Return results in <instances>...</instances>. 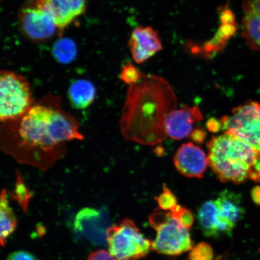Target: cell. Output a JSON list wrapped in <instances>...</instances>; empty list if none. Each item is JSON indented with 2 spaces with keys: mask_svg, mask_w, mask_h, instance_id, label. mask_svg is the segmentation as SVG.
Returning a JSON list of instances; mask_svg holds the SVG:
<instances>
[{
  "mask_svg": "<svg viewBox=\"0 0 260 260\" xmlns=\"http://www.w3.org/2000/svg\"><path fill=\"white\" fill-rule=\"evenodd\" d=\"M7 260H38L31 253L25 251H18L9 255Z\"/></svg>",
  "mask_w": 260,
  "mask_h": 260,
  "instance_id": "obj_26",
  "label": "cell"
},
{
  "mask_svg": "<svg viewBox=\"0 0 260 260\" xmlns=\"http://www.w3.org/2000/svg\"><path fill=\"white\" fill-rule=\"evenodd\" d=\"M12 198L20 204L22 209L26 210L27 209L29 201L32 197L28 187L22 178L21 172H16V182L14 191L11 193Z\"/></svg>",
  "mask_w": 260,
  "mask_h": 260,
  "instance_id": "obj_20",
  "label": "cell"
},
{
  "mask_svg": "<svg viewBox=\"0 0 260 260\" xmlns=\"http://www.w3.org/2000/svg\"><path fill=\"white\" fill-rule=\"evenodd\" d=\"M174 162L179 173L188 178H203L209 166L205 152L192 142L183 144L177 149Z\"/></svg>",
  "mask_w": 260,
  "mask_h": 260,
  "instance_id": "obj_9",
  "label": "cell"
},
{
  "mask_svg": "<svg viewBox=\"0 0 260 260\" xmlns=\"http://www.w3.org/2000/svg\"><path fill=\"white\" fill-rule=\"evenodd\" d=\"M30 83L24 76L3 70L0 73V121L21 118L34 105Z\"/></svg>",
  "mask_w": 260,
  "mask_h": 260,
  "instance_id": "obj_4",
  "label": "cell"
},
{
  "mask_svg": "<svg viewBox=\"0 0 260 260\" xmlns=\"http://www.w3.org/2000/svg\"><path fill=\"white\" fill-rule=\"evenodd\" d=\"M128 47L136 63L141 64L155 56L162 49L158 32L151 27L140 26L132 32Z\"/></svg>",
  "mask_w": 260,
  "mask_h": 260,
  "instance_id": "obj_10",
  "label": "cell"
},
{
  "mask_svg": "<svg viewBox=\"0 0 260 260\" xmlns=\"http://www.w3.org/2000/svg\"><path fill=\"white\" fill-rule=\"evenodd\" d=\"M198 219L205 236L208 237L220 236L215 200L208 201L202 205L198 211Z\"/></svg>",
  "mask_w": 260,
  "mask_h": 260,
  "instance_id": "obj_17",
  "label": "cell"
},
{
  "mask_svg": "<svg viewBox=\"0 0 260 260\" xmlns=\"http://www.w3.org/2000/svg\"><path fill=\"white\" fill-rule=\"evenodd\" d=\"M251 196L253 203L257 206H260V186H255L252 188Z\"/></svg>",
  "mask_w": 260,
  "mask_h": 260,
  "instance_id": "obj_30",
  "label": "cell"
},
{
  "mask_svg": "<svg viewBox=\"0 0 260 260\" xmlns=\"http://www.w3.org/2000/svg\"><path fill=\"white\" fill-rule=\"evenodd\" d=\"M149 223L157 232L152 249L160 254L177 256L193 248L188 230L182 226L171 214L155 210L149 217Z\"/></svg>",
  "mask_w": 260,
  "mask_h": 260,
  "instance_id": "obj_5",
  "label": "cell"
},
{
  "mask_svg": "<svg viewBox=\"0 0 260 260\" xmlns=\"http://www.w3.org/2000/svg\"><path fill=\"white\" fill-rule=\"evenodd\" d=\"M170 213L171 215L186 229L188 230L192 226L194 222L193 214L186 207L178 205L174 210L170 211Z\"/></svg>",
  "mask_w": 260,
  "mask_h": 260,
  "instance_id": "obj_23",
  "label": "cell"
},
{
  "mask_svg": "<svg viewBox=\"0 0 260 260\" xmlns=\"http://www.w3.org/2000/svg\"><path fill=\"white\" fill-rule=\"evenodd\" d=\"M53 54L58 62L63 64L70 63L76 57V45L70 39H60L55 42L53 48Z\"/></svg>",
  "mask_w": 260,
  "mask_h": 260,
  "instance_id": "obj_19",
  "label": "cell"
},
{
  "mask_svg": "<svg viewBox=\"0 0 260 260\" xmlns=\"http://www.w3.org/2000/svg\"><path fill=\"white\" fill-rule=\"evenodd\" d=\"M87 260H118L109 251L101 249L93 252L89 255Z\"/></svg>",
  "mask_w": 260,
  "mask_h": 260,
  "instance_id": "obj_25",
  "label": "cell"
},
{
  "mask_svg": "<svg viewBox=\"0 0 260 260\" xmlns=\"http://www.w3.org/2000/svg\"><path fill=\"white\" fill-rule=\"evenodd\" d=\"M203 119L199 107L185 105L169 114L165 122L166 131L172 139L182 140L190 136L195 123Z\"/></svg>",
  "mask_w": 260,
  "mask_h": 260,
  "instance_id": "obj_11",
  "label": "cell"
},
{
  "mask_svg": "<svg viewBox=\"0 0 260 260\" xmlns=\"http://www.w3.org/2000/svg\"><path fill=\"white\" fill-rule=\"evenodd\" d=\"M214 252L209 244L201 242L194 246L189 253L190 260H213Z\"/></svg>",
  "mask_w": 260,
  "mask_h": 260,
  "instance_id": "obj_24",
  "label": "cell"
},
{
  "mask_svg": "<svg viewBox=\"0 0 260 260\" xmlns=\"http://www.w3.org/2000/svg\"><path fill=\"white\" fill-rule=\"evenodd\" d=\"M109 251L118 260L145 257L152 249V242L146 239L132 220L125 219L106 232Z\"/></svg>",
  "mask_w": 260,
  "mask_h": 260,
  "instance_id": "obj_6",
  "label": "cell"
},
{
  "mask_svg": "<svg viewBox=\"0 0 260 260\" xmlns=\"http://www.w3.org/2000/svg\"><path fill=\"white\" fill-rule=\"evenodd\" d=\"M216 260H220V259H216Z\"/></svg>",
  "mask_w": 260,
  "mask_h": 260,
  "instance_id": "obj_31",
  "label": "cell"
},
{
  "mask_svg": "<svg viewBox=\"0 0 260 260\" xmlns=\"http://www.w3.org/2000/svg\"><path fill=\"white\" fill-rule=\"evenodd\" d=\"M237 30V24L220 23L218 30L212 39L203 44L188 41L185 44V48L188 53L205 59H210L225 49L228 42L235 36Z\"/></svg>",
  "mask_w": 260,
  "mask_h": 260,
  "instance_id": "obj_13",
  "label": "cell"
},
{
  "mask_svg": "<svg viewBox=\"0 0 260 260\" xmlns=\"http://www.w3.org/2000/svg\"><path fill=\"white\" fill-rule=\"evenodd\" d=\"M207 128L210 132L216 133L222 129V123L214 118H211L206 122Z\"/></svg>",
  "mask_w": 260,
  "mask_h": 260,
  "instance_id": "obj_28",
  "label": "cell"
},
{
  "mask_svg": "<svg viewBox=\"0 0 260 260\" xmlns=\"http://www.w3.org/2000/svg\"><path fill=\"white\" fill-rule=\"evenodd\" d=\"M177 106V96L167 80L142 73L126 92L120 119L122 135L141 145L160 144L168 137L166 120Z\"/></svg>",
  "mask_w": 260,
  "mask_h": 260,
  "instance_id": "obj_2",
  "label": "cell"
},
{
  "mask_svg": "<svg viewBox=\"0 0 260 260\" xmlns=\"http://www.w3.org/2000/svg\"><path fill=\"white\" fill-rule=\"evenodd\" d=\"M58 29H63L86 11V0H45Z\"/></svg>",
  "mask_w": 260,
  "mask_h": 260,
  "instance_id": "obj_15",
  "label": "cell"
},
{
  "mask_svg": "<svg viewBox=\"0 0 260 260\" xmlns=\"http://www.w3.org/2000/svg\"><path fill=\"white\" fill-rule=\"evenodd\" d=\"M96 92L95 86L90 81L77 80L71 83L68 88V99L73 108L85 109L94 102Z\"/></svg>",
  "mask_w": 260,
  "mask_h": 260,
  "instance_id": "obj_16",
  "label": "cell"
},
{
  "mask_svg": "<svg viewBox=\"0 0 260 260\" xmlns=\"http://www.w3.org/2000/svg\"><path fill=\"white\" fill-rule=\"evenodd\" d=\"M142 73L140 72L132 63L128 61L122 67L119 79L128 86L137 83L141 79Z\"/></svg>",
  "mask_w": 260,
  "mask_h": 260,
  "instance_id": "obj_22",
  "label": "cell"
},
{
  "mask_svg": "<svg viewBox=\"0 0 260 260\" xmlns=\"http://www.w3.org/2000/svg\"><path fill=\"white\" fill-rule=\"evenodd\" d=\"M19 24L25 37L32 41L50 40L58 28L45 0H28L19 13Z\"/></svg>",
  "mask_w": 260,
  "mask_h": 260,
  "instance_id": "obj_7",
  "label": "cell"
},
{
  "mask_svg": "<svg viewBox=\"0 0 260 260\" xmlns=\"http://www.w3.org/2000/svg\"><path fill=\"white\" fill-rule=\"evenodd\" d=\"M242 37L252 50L260 52V0H243Z\"/></svg>",
  "mask_w": 260,
  "mask_h": 260,
  "instance_id": "obj_14",
  "label": "cell"
},
{
  "mask_svg": "<svg viewBox=\"0 0 260 260\" xmlns=\"http://www.w3.org/2000/svg\"><path fill=\"white\" fill-rule=\"evenodd\" d=\"M249 179L255 182L260 181V152L250 174Z\"/></svg>",
  "mask_w": 260,
  "mask_h": 260,
  "instance_id": "obj_29",
  "label": "cell"
},
{
  "mask_svg": "<svg viewBox=\"0 0 260 260\" xmlns=\"http://www.w3.org/2000/svg\"><path fill=\"white\" fill-rule=\"evenodd\" d=\"M209 166L223 183H243L250 174L259 152L237 136L225 133L207 144Z\"/></svg>",
  "mask_w": 260,
  "mask_h": 260,
  "instance_id": "obj_3",
  "label": "cell"
},
{
  "mask_svg": "<svg viewBox=\"0 0 260 260\" xmlns=\"http://www.w3.org/2000/svg\"><path fill=\"white\" fill-rule=\"evenodd\" d=\"M0 239L2 246L6 245V240L14 233L17 226V220L12 208L10 206L8 192L6 189H3L1 193V203H0Z\"/></svg>",
  "mask_w": 260,
  "mask_h": 260,
  "instance_id": "obj_18",
  "label": "cell"
},
{
  "mask_svg": "<svg viewBox=\"0 0 260 260\" xmlns=\"http://www.w3.org/2000/svg\"><path fill=\"white\" fill-rule=\"evenodd\" d=\"M222 130L237 136L260 152V105L247 102L236 107L232 115L220 119Z\"/></svg>",
  "mask_w": 260,
  "mask_h": 260,
  "instance_id": "obj_8",
  "label": "cell"
},
{
  "mask_svg": "<svg viewBox=\"0 0 260 260\" xmlns=\"http://www.w3.org/2000/svg\"><path fill=\"white\" fill-rule=\"evenodd\" d=\"M191 139L193 141L197 143L198 144H203L207 137V133L203 128H197L194 129L190 135Z\"/></svg>",
  "mask_w": 260,
  "mask_h": 260,
  "instance_id": "obj_27",
  "label": "cell"
},
{
  "mask_svg": "<svg viewBox=\"0 0 260 260\" xmlns=\"http://www.w3.org/2000/svg\"><path fill=\"white\" fill-rule=\"evenodd\" d=\"M77 119L65 111L61 99L49 93L23 116L2 123L0 147L22 165L47 171L67 154V144L83 141Z\"/></svg>",
  "mask_w": 260,
  "mask_h": 260,
  "instance_id": "obj_1",
  "label": "cell"
},
{
  "mask_svg": "<svg viewBox=\"0 0 260 260\" xmlns=\"http://www.w3.org/2000/svg\"><path fill=\"white\" fill-rule=\"evenodd\" d=\"M241 199L240 194L225 190L215 200L220 236L230 235L236 223L243 217L245 210L241 206Z\"/></svg>",
  "mask_w": 260,
  "mask_h": 260,
  "instance_id": "obj_12",
  "label": "cell"
},
{
  "mask_svg": "<svg viewBox=\"0 0 260 260\" xmlns=\"http://www.w3.org/2000/svg\"><path fill=\"white\" fill-rule=\"evenodd\" d=\"M155 200L162 210L171 211L178 206L176 196L166 184H164L162 192L155 198Z\"/></svg>",
  "mask_w": 260,
  "mask_h": 260,
  "instance_id": "obj_21",
  "label": "cell"
}]
</instances>
